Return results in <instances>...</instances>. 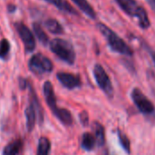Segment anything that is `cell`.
Segmentation results:
<instances>
[{
  "instance_id": "cell-1",
  "label": "cell",
  "mask_w": 155,
  "mask_h": 155,
  "mask_svg": "<svg viewBox=\"0 0 155 155\" xmlns=\"http://www.w3.org/2000/svg\"><path fill=\"white\" fill-rule=\"evenodd\" d=\"M98 30L102 33V35L106 39L110 48L118 54L132 56L134 54L133 49L122 39L115 32H114L112 29H110L106 25L103 23H98L96 25Z\"/></svg>"
},
{
  "instance_id": "cell-2",
  "label": "cell",
  "mask_w": 155,
  "mask_h": 155,
  "mask_svg": "<svg viewBox=\"0 0 155 155\" xmlns=\"http://www.w3.org/2000/svg\"><path fill=\"white\" fill-rule=\"evenodd\" d=\"M115 2L126 15L137 18L139 25L143 29H148L150 27L151 22L146 10L139 5L135 0H115Z\"/></svg>"
},
{
  "instance_id": "cell-3",
  "label": "cell",
  "mask_w": 155,
  "mask_h": 155,
  "mask_svg": "<svg viewBox=\"0 0 155 155\" xmlns=\"http://www.w3.org/2000/svg\"><path fill=\"white\" fill-rule=\"evenodd\" d=\"M50 50L62 61L68 64H74L75 61V52L73 45L62 38H54L49 43Z\"/></svg>"
},
{
  "instance_id": "cell-4",
  "label": "cell",
  "mask_w": 155,
  "mask_h": 155,
  "mask_svg": "<svg viewBox=\"0 0 155 155\" xmlns=\"http://www.w3.org/2000/svg\"><path fill=\"white\" fill-rule=\"evenodd\" d=\"M28 68L33 74L36 75H42L46 73H51L53 71L54 65L48 57L39 53L34 54L30 58L28 62Z\"/></svg>"
},
{
  "instance_id": "cell-5",
  "label": "cell",
  "mask_w": 155,
  "mask_h": 155,
  "mask_svg": "<svg viewBox=\"0 0 155 155\" xmlns=\"http://www.w3.org/2000/svg\"><path fill=\"white\" fill-rule=\"evenodd\" d=\"M93 73L98 86L108 97L112 98L114 96V87L110 80V77L105 72L104 68L100 64H96L94 66Z\"/></svg>"
},
{
  "instance_id": "cell-6",
  "label": "cell",
  "mask_w": 155,
  "mask_h": 155,
  "mask_svg": "<svg viewBox=\"0 0 155 155\" xmlns=\"http://www.w3.org/2000/svg\"><path fill=\"white\" fill-rule=\"evenodd\" d=\"M131 95L134 104L142 114L145 115H150L154 114L155 107L153 104L143 94V93L139 88L133 89Z\"/></svg>"
},
{
  "instance_id": "cell-7",
  "label": "cell",
  "mask_w": 155,
  "mask_h": 155,
  "mask_svg": "<svg viewBox=\"0 0 155 155\" xmlns=\"http://www.w3.org/2000/svg\"><path fill=\"white\" fill-rule=\"evenodd\" d=\"M21 40L24 43L25 49L27 53H31L35 48V40L34 37L33 33L30 31V29L23 23L16 22L14 24Z\"/></svg>"
},
{
  "instance_id": "cell-8",
  "label": "cell",
  "mask_w": 155,
  "mask_h": 155,
  "mask_svg": "<svg viewBox=\"0 0 155 155\" xmlns=\"http://www.w3.org/2000/svg\"><path fill=\"white\" fill-rule=\"evenodd\" d=\"M56 77L58 81L67 89L73 90L74 88H78L82 85L81 78L74 74L65 73V72H59L56 74Z\"/></svg>"
},
{
  "instance_id": "cell-9",
  "label": "cell",
  "mask_w": 155,
  "mask_h": 155,
  "mask_svg": "<svg viewBox=\"0 0 155 155\" xmlns=\"http://www.w3.org/2000/svg\"><path fill=\"white\" fill-rule=\"evenodd\" d=\"M43 91H44V95H45L47 105L52 110L53 114L54 115H56V114L60 111V108L57 107L56 97H55V94H54V87H53V84H52V83L50 81H46L44 84Z\"/></svg>"
},
{
  "instance_id": "cell-10",
  "label": "cell",
  "mask_w": 155,
  "mask_h": 155,
  "mask_svg": "<svg viewBox=\"0 0 155 155\" xmlns=\"http://www.w3.org/2000/svg\"><path fill=\"white\" fill-rule=\"evenodd\" d=\"M28 88H29V95H30V104L34 106V108L35 109L36 114H37V118L39 120V124H42V123L44 122V110L40 104V102L37 98V95L33 88V86L29 84H28Z\"/></svg>"
},
{
  "instance_id": "cell-11",
  "label": "cell",
  "mask_w": 155,
  "mask_h": 155,
  "mask_svg": "<svg viewBox=\"0 0 155 155\" xmlns=\"http://www.w3.org/2000/svg\"><path fill=\"white\" fill-rule=\"evenodd\" d=\"M47 3L54 5L56 8H58L59 10L65 12L67 14L70 15H77L78 12L75 8H74V6H72V5L70 3H68L66 0H45Z\"/></svg>"
},
{
  "instance_id": "cell-12",
  "label": "cell",
  "mask_w": 155,
  "mask_h": 155,
  "mask_svg": "<svg viewBox=\"0 0 155 155\" xmlns=\"http://www.w3.org/2000/svg\"><path fill=\"white\" fill-rule=\"evenodd\" d=\"M72 1L88 17H90L92 19L96 18V12H95V10L93 8V6L91 5V4L87 0H72Z\"/></svg>"
},
{
  "instance_id": "cell-13",
  "label": "cell",
  "mask_w": 155,
  "mask_h": 155,
  "mask_svg": "<svg viewBox=\"0 0 155 155\" xmlns=\"http://www.w3.org/2000/svg\"><path fill=\"white\" fill-rule=\"evenodd\" d=\"M25 114V118H26V128H27V131L30 133L34 130L35 122H36V118H37L35 109L34 108V106L31 104L29 106L26 107Z\"/></svg>"
},
{
  "instance_id": "cell-14",
  "label": "cell",
  "mask_w": 155,
  "mask_h": 155,
  "mask_svg": "<svg viewBox=\"0 0 155 155\" xmlns=\"http://www.w3.org/2000/svg\"><path fill=\"white\" fill-rule=\"evenodd\" d=\"M23 147V142L21 139L14 140L6 144L3 150V155H18Z\"/></svg>"
},
{
  "instance_id": "cell-15",
  "label": "cell",
  "mask_w": 155,
  "mask_h": 155,
  "mask_svg": "<svg viewBox=\"0 0 155 155\" xmlns=\"http://www.w3.org/2000/svg\"><path fill=\"white\" fill-rule=\"evenodd\" d=\"M92 127H93V131H94V137H95L98 146H104L105 143V134H104V126L98 122H94Z\"/></svg>"
},
{
  "instance_id": "cell-16",
  "label": "cell",
  "mask_w": 155,
  "mask_h": 155,
  "mask_svg": "<svg viewBox=\"0 0 155 155\" xmlns=\"http://www.w3.org/2000/svg\"><path fill=\"white\" fill-rule=\"evenodd\" d=\"M45 25L47 28V30L54 34V35H62L64 34V28L62 25L54 18H49L45 22Z\"/></svg>"
},
{
  "instance_id": "cell-17",
  "label": "cell",
  "mask_w": 155,
  "mask_h": 155,
  "mask_svg": "<svg viewBox=\"0 0 155 155\" xmlns=\"http://www.w3.org/2000/svg\"><path fill=\"white\" fill-rule=\"evenodd\" d=\"M95 137L90 133H84L82 137V147L85 151H92L95 146Z\"/></svg>"
},
{
  "instance_id": "cell-18",
  "label": "cell",
  "mask_w": 155,
  "mask_h": 155,
  "mask_svg": "<svg viewBox=\"0 0 155 155\" xmlns=\"http://www.w3.org/2000/svg\"><path fill=\"white\" fill-rule=\"evenodd\" d=\"M51 150V143L48 138L41 137L38 141L36 155H49Z\"/></svg>"
},
{
  "instance_id": "cell-19",
  "label": "cell",
  "mask_w": 155,
  "mask_h": 155,
  "mask_svg": "<svg viewBox=\"0 0 155 155\" xmlns=\"http://www.w3.org/2000/svg\"><path fill=\"white\" fill-rule=\"evenodd\" d=\"M33 30H34V33H35V36L40 41L41 44L46 45L47 43H49L48 35H46V33L44 31V29L42 28V26L38 23H34L33 24Z\"/></svg>"
},
{
  "instance_id": "cell-20",
  "label": "cell",
  "mask_w": 155,
  "mask_h": 155,
  "mask_svg": "<svg viewBox=\"0 0 155 155\" xmlns=\"http://www.w3.org/2000/svg\"><path fill=\"white\" fill-rule=\"evenodd\" d=\"M55 116L63 124H64L66 126H70L73 124V116H72L71 113L66 109L60 108V111L56 114Z\"/></svg>"
},
{
  "instance_id": "cell-21",
  "label": "cell",
  "mask_w": 155,
  "mask_h": 155,
  "mask_svg": "<svg viewBox=\"0 0 155 155\" xmlns=\"http://www.w3.org/2000/svg\"><path fill=\"white\" fill-rule=\"evenodd\" d=\"M117 136H118V139H119L121 146L124 148V150L127 153H131V143H130L129 138L120 129H117Z\"/></svg>"
},
{
  "instance_id": "cell-22",
  "label": "cell",
  "mask_w": 155,
  "mask_h": 155,
  "mask_svg": "<svg viewBox=\"0 0 155 155\" xmlns=\"http://www.w3.org/2000/svg\"><path fill=\"white\" fill-rule=\"evenodd\" d=\"M10 43L7 39H2L0 42V58L5 60L10 52Z\"/></svg>"
},
{
  "instance_id": "cell-23",
  "label": "cell",
  "mask_w": 155,
  "mask_h": 155,
  "mask_svg": "<svg viewBox=\"0 0 155 155\" xmlns=\"http://www.w3.org/2000/svg\"><path fill=\"white\" fill-rule=\"evenodd\" d=\"M79 118H80V122L84 126H87L89 124V115L87 114V112L83 111L81 112V114H79Z\"/></svg>"
},
{
  "instance_id": "cell-24",
  "label": "cell",
  "mask_w": 155,
  "mask_h": 155,
  "mask_svg": "<svg viewBox=\"0 0 155 155\" xmlns=\"http://www.w3.org/2000/svg\"><path fill=\"white\" fill-rule=\"evenodd\" d=\"M28 84H29V83L27 80H25V78H22V77L19 78V86L22 90H25L26 87H28Z\"/></svg>"
},
{
  "instance_id": "cell-25",
  "label": "cell",
  "mask_w": 155,
  "mask_h": 155,
  "mask_svg": "<svg viewBox=\"0 0 155 155\" xmlns=\"http://www.w3.org/2000/svg\"><path fill=\"white\" fill-rule=\"evenodd\" d=\"M147 3L150 5V6L152 7V9L155 11V0H146Z\"/></svg>"
},
{
  "instance_id": "cell-26",
  "label": "cell",
  "mask_w": 155,
  "mask_h": 155,
  "mask_svg": "<svg viewBox=\"0 0 155 155\" xmlns=\"http://www.w3.org/2000/svg\"><path fill=\"white\" fill-rule=\"evenodd\" d=\"M15 10V5H8V6H7V11H8L9 13H13Z\"/></svg>"
},
{
  "instance_id": "cell-27",
  "label": "cell",
  "mask_w": 155,
  "mask_h": 155,
  "mask_svg": "<svg viewBox=\"0 0 155 155\" xmlns=\"http://www.w3.org/2000/svg\"><path fill=\"white\" fill-rule=\"evenodd\" d=\"M151 55H152V58H153V63H154V64H155V52L152 51V52H151Z\"/></svg>"
}]
</instances>
